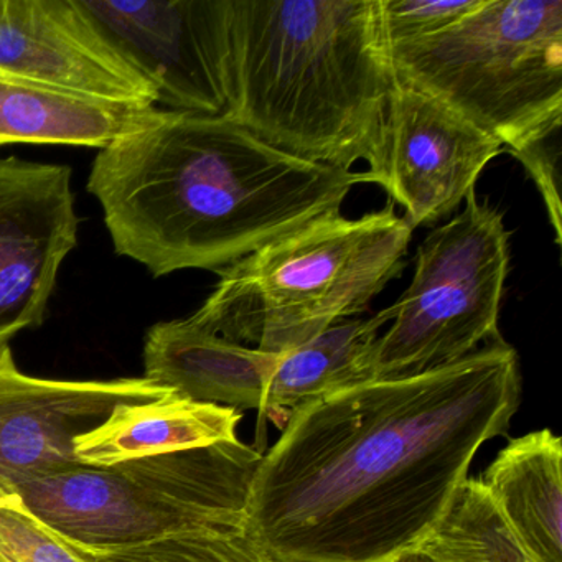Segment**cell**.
<instances>
[{
  "label": "cell",
  "mask_w": 562,
  "mask_h": 562,
  "mask_svg": "<svg viewBox=\"0 0 562 562\" xmlns=\"http://www.w3.org/2000/svg\"><path fill=\"white\" fill-rule=\"evenodd\" d=\"M417 551L434 562H532L479 479H467Z\"/></svg>",
  "instance_id": "obj_18"
},
{
  "label": "cell",
  "mask_w": 562,
  "mask_h": 562,
  "mask_svg": "<svg viewBox=\"0 0 562 562\" xmlns=\"http://www.w3.org/2000/svg\"><path fill=\"white\" fill-rule=\"evenodd\" d=\"M169 110L120 103L0 77V149L12 144L104 149L160 123Z\"/></svg>",
  "instance_id": "obj_14"
},
{
  "label": "cell",
  "mask_w": 562,
  "mask_h": 562,
  "mask_svg": "<svg viewBox=\"0 0 562 562\" xmlns=\"http://www.w3.org/2000/svg\"><path fill=\"white\" fill-rule=\"evenodd\" d=\"M508 271L503 215L472 192L465 209L417 249L413 281L374 344L373 380L424 373L499 338Z\"/></svg>",
  "instance_id": "obj_7"
},
{
  "label": "cell",
  "mask_w": 562,
  "mask_h": 562,
  "mask_svg": "<svg viewBox=\"0 0 562 562\" xmlns=\"http://www.w3.org/2000/svg\"><path fill=\"white\" fill-rule=\"evenodd\" d=\"M0 562H98L37 516L18 493H0Z\"/></svg>",
  "instance_id": "obj_20"
},
{
  "label": "cell",
  "mask_w": 562,
  "mask_h": 562,
  "mask_svg": "<svg viewBox=\"0 0 562 562\" xmlns=\"http://www.w3.org/2000/svg\"><path fill=\"white\" fill-rule=\"evenodd\" d=\"M396 562H434L432 559L427 558L420 551L407 552V554L401 555Z\"/></svg>",
  "instance_id": "obj_23"
},
{
  "label": "cell",
  "mask_w": 562,
  "mask_h": 562,
  "mask_svg": "<svg viewBox=\"0 0 562 562\" xmlns=\"http://www.w3.org/2000/svg\"><path fill=\"white\" fill-rule=\"evenodd\" d=\"M262 453L241 440L87 467L18 490L25 508L88 551H113L192 532L245 528Z\"/></svg>",
  "instance_id": "obj_5"
},
{
  "label": "cell",
  "mask_w": 562,
  "mask_h": 562,
  "mask_svg": "<svg viewBox=\"0 0 562 562\" xmlns=\"http://www.w3.org/2000/svg\"><path fill=\"white\" fill-rule=\"evenodd\" d=\"M413 228L380 212L321 216L220 271L190 322L265 353H288L348 317L400 278Z\"/></svg>",
  "instance_id": "obj_4"
},
{
  "label": "cell",
  "mask_w": 562,
  "mask_h": 562,
  "mask_svg": "<svg viewBox=\"0 0 562 562\" xmlns=\"http://www.w3.org/2000/svg\"><path fill=\"white\" fill-rule=\"evenodd\" d=\"M279 355L226 340L187 321L147 331L144 376L199 403L261 413Z\"/></svg>",
  "instance_id": "obj_13"
},
{
  "label": "cell",
  "mask_w": 562,
  "mask_h": 562,
  "mask_svg": "<svg viewBox=\"0 0 562 562\" xmlns=\"http://www.w3.org/2000/svg\"><path fill=\"white\" fill-rule=\"evenodd\" d=\"M173 391L140 378L45 380L22 373L11 348L0 350V493L83 465L75 439L121 404L156 401Z\"/></svg>",
  "instance_id": "obj_10"
},
{
  "label": "cell",
  "mask_w": 562,
  "mask_h": 562,
  "mask_svg": "<svg viewBox=\"0 0 562 562\" xmlns=\"http://www.w3.org/2000/svg\"><path fill=\"white\" fill-rule=\"evenodd\" d=\"M521 390L499 337L295 407L256 467L246 532L281 562H396L446 515L480 447L508 430Z\"/></svg>",
  "instance_id": "obj_1"
},
{
  "label": "cell",
  "mask_w": 562,
  "mask_h": 562,
  "mask_svg": "<svg viewBox=\"0 0 562 562\" xmlns=\"http://www.w3.org/2000/svg\"><path fill=\"white\" fill-rule=\"evenodd\" d=\"M393 317L391 305L371 318L340 322L302 347L279 355L259 414L282 429L295 407L373 380L374 344Z\"/></svg>",
  "instance_id": "obj_17"
},
{
  "label": "cell",
  "mask_w": 562,
  "mask_h": 562,
  "mask_svg": "<svg viewBox=\"0 0 562 562\" xmlns=\"http://www.w3.org/2000/svg\"><path fill=\"white\" fill-rule=\"evenodd\" d=\"M479 480L532 562H562L561 437H515Z\"/></svg>",
  "instance_id": "obj_16"
},
{
  "label": "cell",
  "mask_w": 562,
  "mask_h": 562,
  "mask_svg": "<svg viewBox=\"0 0 562 562\" xmlns=\"http://www.w3.org/2000/svg\"><path fill=\"white\" fill-rule=\"evenodd\" d=\"M525 167L526 172L535 180L546 210H548L549 223L554 229V239L562 245V205L561 193V126L552 127L548 133L536 139L529 140L519 149L512 150Z\"/></svg>",
  "instance_id": "obj_22"
},
{
  "label": "cell",
  "mask_w": 562,
  "mask_h": 562,
  "mask_svg": "<svg viewBox=\"0 0 562 562\" xmlns=\"http://www.w3.org/2000/svg\"><path fill=\"white\" fill-rule=\"evenodd\" d=\"M502 153L492 134L394 70L380 162L364 177L386 190L414 229L459 209Z\"/></svg>",
  "instance_id": "obj_9"
},
{
  "label": "cell",
  "mask_w": 562,
  "mask_h": 562,
  "mask_svg": "<svg viewBox=\"0 0 562 562\" xmlns=\"http://www.w3.org/2000/svg\"><path fill=\"white\" fill-rule=\"evenodd\" d=\"M241 419V411L233 407L170 393L156 401L121 404L104 423L75 439V456L87 467H113L233 442Z\"/></svg>",
  "instance_id": "obj_15"
},
{
  "label": "cell",
  "mask_w": 562,
  "mask_h": 562,
  "mask_svg": "<svg viewBox=\"0 0 562 562\" xmlns=\"http://www.w3.org/2000/svg\"><path fill=\"white\" fill-rule=\"evenodd\" d=\"M390 50L397 74L508 153L562 126V0H483L447 31Z\"/></svg>",
  "instance_id": "obj_6"
},
{
  "label": "cell",
  "mask_w": 562,
  "mask_h": 562,
  "mask_svg": "<svg viewBox=\"0 0 562 562\" xmlns=\"http://www.w3.org/2000/svg\"><path fill=\"white\" fill-rule=\"evenodd\" d=\"M120 54L176 113L229 116L232 0H77Z\"/></svg>",
  "instance_id": "obj_8"
},
{
  "label": "cell",
  "mask_w": 562,
  "mask_h": 562,
  "mask_svg": "<svg viewBox=\"0 0 562 562\" xmlns=\"http://www.w3.org/2000/svg\"><path fill=\"white\" fill-rule=\"evenodd\" d=\"M367 183L259 139L232 117L169 111L100 150L88 192L117 255L154 278L223 271L330 213Z\"/></svg>",
  "instance_id": "obj_2"
},
{
  "label": "cell",
  "mask_w": 562,
  "mask_h": 562,
  "mask_svg": "<svg viewBox=\"0 0 562 562\" xmlns=\"http://www.w3.org/2000/svg\"><path fill=\"white\" fill-rule=\"evenodd\" d=\"M390 45L432 37L476 11L483 0H380Z\"/></svg>",
  "instance_id": "obj_21"
},
{
  "label": "cell",
  "mask_w": 562,
  "mask_h": 562,
  "mask_svg": "<svg viewBox=\"0 0 562 562\" xmlns=\"http://www.w3.org/2000/svg\"><path fill=\"white\" fill-rule=\"evenodd\" d=\"M0 77L120 103L157 104L77 0H0Z\"/></svg>",
  "instance_id": "obj_12"
},
{
  "label": "cell",
  "mask_w": 562,
  "mask_h": 562,
  "mask_svg": "<svg viewBox=\"0 0 562 562\" xmlns=\"http://www.w3.org/2000/svg\"><path fill=\"white\" fill-rule=\"evenodd\" d=\"M229 116L292 156L373 172L394 80L380 0H232Z\"/></svg>",
  "instance_id": "obj_3"
},
{
  "label": "cell",
  "mask_w": 562,
  "mask_h": 562,
  "mask_svg": "<svg viewBox=\"0 0 562 562\" xmlns=\"http://www.w3.org/2000/svg\"><path fill=\"white\" fill-rule=\"evenodd\" d=\"M78 228L70 167L0 159V350L44 324Z\"/></svg>",
  "instance_id": "obj_11"
},
{
  "label": "cell",
  "mask_w": 562,
  "mask_h": 562,
  "mask_svg": "<svg viewBox=\"0 0 562 562\" xmlns=\"http://www.w3.org/2000/svg\"><path fill=\"white\" fill-rule=\"evenodd\" d=\"M90 552L98 562H281L245 528L192 532L134 548Z\"/></svg>",
  "instance_id": "obj_19"
}]
</instances>
